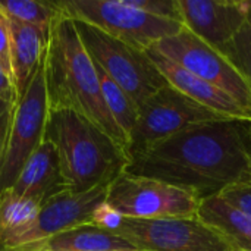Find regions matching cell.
I'll use <instances>...</instances> for the list:
<instances>
[{
	"mask_svg": "<svg viewBox=\"0 0 251 251\" xmlns=\"http://www.w3.org/2000/svg\"><path fill=\"white\" fill-rule=\"evenodd\" d=\"M237 121L194 125L129 157L125 172L157 179L200 200L251 182L250 131Z\"/></svg>",
	"mask_w": 251,
	"mask_h": 251,
	"instance_id": "1",
	"label": "cell"
},
{
	"mask_svg": "<svg viewBox=\"0 0 251 251\" xmlns=\"http://www.w3.org/2000/svg\"><path fill=\"white\" fill-rule=\"evenodd\" d=\"M44 79L49 110H74L82 115L128 153V140L104 103L93 59L79 40L75 22L62 10L49 31Z\"/></svg>",
	"mask_w": 251,
	"mask_h": 251,
	"instance_id": "2",
	"label": "cell"
},
{
	"mask_svg": "<svg viewBox=\"0 0 251 251\" xmlns=\"http://www.w3.org/2000/svg\"><path fill=\"white\" fill-rule=\"evenodd\" d=\"M44 140L56 150L69 191L109 187L129 163L125 147L74 110H49Z\"/></svg>",
	"mask_w": 251,
	"mask_h": 251,
	"instance_id": "3",
	"label": "cell"
},
{
	"mask_svg": "<svg viewBox=\"0 0 251 251\" xmlns=\"http://www.w3.org/2000/svg\"><path fill=\"white\" fill-rule=\"evenodd\" d=\"M56 4L68 18L87 22L143 51L184 28L178 21L153 16L125 0H56Z\"/></svg>",
	"mask_w": 251,
	"mask_h": 251,
	"instance_id": "4",
	"label": "cell"
},
{
	"mask_svg": "<svg viewBox=\"0 0 251 251\" xmlns=\"http://www.w3.org/2000/svg\"><path fill=\"white\" fill-rule=\"evenodd\" d=\"M74 22L79 40L93 62L132 99L137 107L168 85V81L146 51L122 43L87 22Z\"/></svg>",
	"mask_w": 251,
	"mask_h": 251,
	"instance_id": "5",
	"label": "cell"
},
{
	"mask_svg": "<svg viewBox=\"0 0 251 251\" xmlns=\"http://www.w3.org/2000/svg\"><path fill=\"white\" fill-rule=\"evenodd\" d=\"M104 203L124 218L178 219L197 218L200 199L184 188L124 172L107 187Z\"/></svg>",
	"mask_w": 251,
	"mask_h": 251,
	"instance_id": "6",
	"label": "cell"
},
{
	"mask_svg": "<svg viewBox=\"0 0 251 251\" xmlns=\"http://www.w3.org/2000/svg\"><path fill=\"white\" fill-rule=\"evenodd\" d=\"M222 119L225 118L168 84L138 106L137 122L128 141V156L131 157L194 125Z\"/></svg>",
	"mask_w": 251,
	"mask_h": 251,
	"instance_id": "7",
	"label": "cell"
},
{
	"mask_svg": "<svg viewBox=\"0 0 251 251\" xmlns=\"http://www.w3.org/2000/svg\"><path fill=\"white\" fill-rule=\"evenodd\" d=\"M138 251H232L229 244L199 218L121 219L112 231Z\"/></svg>",
	"mask_w": 251,
	"mask_h": 251,
	"instance_id": "8",
	"label": "cell"
},
{
	"mask_svg": "<svg viewBox=\"0 0 251 251\" xmlns=\"http://www.w3.org/2000/svg\"><path fill=\"white\" fill-rule=\"evenodd\" d=\"M156 51L175 62L197 78L221 88L243 107L251 110V88L240 72L215 47L182 28L153 46Z\"/></svg>",
	"mask_w": 251,
	"mask_h": 251,
	"instance_id": "9",
	"label": "cell"
},
{
	"mask_svg": "<svg viewBox=\"0 0 251 251\" xmlns=\"http://www.w3.org/2000/svg\"><path fill=\"white\" fill-rule=\"evenodd\" d=\"M49 115L44 60L24 96L18 100L9 141L3 156L0 174V191L7 190L16 181L29 156L44 140V129Z\"/></svg>",
	"mask_w": 251,
	"mask_h": 251,
	"instance_id": "10",
	"label": "cell"
},
{
	"mask_svg": "<svg viewBox=\"0 0 251 251\" xmlns=\"http://www.w3.org/2000/svg\"><path fill=\"white\" fill-rule=\"evenodd\" d=\"M107 187L90 191H62L47 199L31 226L16 240L12 250L22 251L56 234L91 222L94 212L106 201Z\"/></svg>",
	"mask_w": 251,
	"mask_h": 251,
	"instance_id": "11",
	"label": "cell"
},
{
	"mask_svg": "<svg viewBox=\"0 0 251 251\" xmlns=\"http://www.w3.org/2000/svg\"><path fill=\"white\" fill-rule=\"evenodd\" d=\"M250 1L178 0L181 24L209 46L218 49L246 24Z\"/></svg>",
	"mask_w": 251,
	"mask_h": 251,
	"instance_id": "12",
	"label": "cell"
},
{
	"mask_svg": "<svg viewBox=\"0 0 251 251\" xmlns=\"http://www.w3.org/2000/svg\"><path fill=\"white\" fill-rule=\"evenodd\" d=\"M146 53L169 85H172L200 106L212 110L213 113L225 119L251 125V110L243 107L234 97H231L221 88L190 74L175 62L162 56L153 47L146 50Z\"/></svg>",
	"mask_w": 251,
	"mask_h": 251,
	"instance_id": "13",
	"label": "cell"
},
{
	"mask_svg": "<svg viewBox=\"0 0 251 251\" xmlns=\"http://www.w3.org/2000/svg\"><path fill=\"white\" fill-rule=\"evenodd\" d=\"M6 18L10 35V72L19 100L44 60L49 32L13 18Z\"/></svg>",
	"mask_w": 251,
	"mask_h": 251,
	"instance_id": "14",
	"label": "cell"
},
{
	"mask_svg": "<svg viewBox=\"0 0 251 251\" xmlns=\"http://www.w3.org/2000/svg\"><path fill=\"white\" fill-rule=\"evenodd\" d=\"M10 188L18 196L37 199L41 203L66 191L59 159L50 141L43 140L38 149L29 156Z\"/></svg>",
	"mask_w": 251,
	"mask_h": 251,
	"instance_id": "15",
	"label": "cell"
},
{
	"mask_svg": "<svg viewBox=\"0 0 251 251\" xmlns=\"http://www.w3.org/2000/svg\"><path fill=\"white\" fill-rule=\"evenodd\" d=\"M197 218L213 228L232 249L251 251V218L219 196L200 200Z\"/></svg>",
	"mask_w": 251,
	"mask_h": 251,
	"instance_id": "16",
	"label": "cell"
},
{
	"mask_svg": "<svg viewBox=\"0 0 251 251\" xmlns=\"http://www.w3.org/2000/svg\"><path fill=\"white\" fill-rule=\"evenodd\" d=\"M22 251H138L112 231L87 224L56 234Z\"/></svg>",
	"mask_w": 251,
	"mask_h": 251,
	"instance_id": "17",
	"label": "cell"
},
{
	"mask_svg": "<svg viewBox=\"0 0 251 251\" xmlns=\"http://www.w3.org/2000/svg\"><path fill=\"white\" fill-rule=\"evenodd\" d=\"M41 201L18 196L12 188L0 191V249L12 250L16 240L35 221Z\"/></svg>",
	"mask_w": 251,
	"mask_h": 251,
	"instance_id": "18",
	"label": "cell"
},
{
	"mask_svg": "<svg viewBox=\"0 0 251 251\" xmlns=\"http://www.w3.org/2000/svg\"><path fill=\"white\" fill-rule=\"evenodd\" d=\"M93 63H94V68H96V72L99 76L104 103H106L112 118L115 119L116 125L121 128V131L129 141V135L137 122L138 107L132 101V99L96 62H93Z\"/></svg>",
	"mask_w": 251,
	"mask_h": 251,
	"instance_id": "19",
	"label": "cell"
},
{
	"mask_svg": "<svg viewBox=\"0 0 251 251\" xmlns=\"http://www.w3.org/2000/svg\"><path fill=\"white\" fill-rule=\"evenodd\" d=\"M0 9L9 18L19 22L37 26L46 32L56 16L59 15V7L56 0L53 1H35V0H0Z\"/></svg>",
	"mask_w": 251,
	"mask_h": 251,
	"instance_id": "20",
	"label": "cell"
},
{
	"mask_svg": "<svg viewBox=\"0 0 251 251\" xmlns=\"http://www.w3.org/2000/svg\"><path fill=\"white\" fill-rule=\"evenodd\" d=\"M240 72L251 88V26L246 24L229 41L216 49Z\"/></svg>",
	"mask_w": 251,
	"mask_h": 251,
	"instance_id": "21",
	"label": "cell"
},
{
	"mask_svg": "<svg viewBox=\"0 0 251 251\" xmlns=\"http://www.w3.org/2000/svg\"><path fill=\"white\" fill-rule=\"evenodd\" d=\"M129 6L140 9L153 16L174 19L181 22L178 0H125Z\"/></svg>",
	"mask_w": 251,
	"mask_h": 251,
	"instance_id": "22",
	"label": "cell"
},
{
	"mask_svg": "<svg viewBox=\"0 0 251 251\" xmlns=\"http://www.w3.org/2000/svg\"><path fill=\"white\" fill-rule=\"evenodd\" d=\"M219 197L251 218V182L232 185L224 190Z\"/></svg>",
	"mask_w": 251,
	"mask_h": 251,
	"instance_id": "23",
	"label": "cell"
},
{
	"mask_svg": "<svg viewBox=\"0 0 251 251\" xmlns=\"http://www.w3.org/2000/svg\"><path fill=\"white\" fill-rule=\"evenodd\" d=\"M15 107H16L15 103L6 101V100H0V159L4 156V151H6V146H7L9 135H10V128H12Z\"/></svg>",
	"mask_w": 251,
	"mask_h": 251,
	"instance_id": "24",
	"label": "cell"
},
{
	"mask_svg": "<svg viewBox=\"0 0 251 251\" xmlns=\"http://www.w3.org/2000/svg\"><path fill=\"white\" fill-rule=\"evenodd\" d=\"M0 68H3L10 76V35L7 18L0 9Z\"/></svg>",
	"mask_w": 251,
	"mask_h": 251,
	"instance_id": "25",
	"label": "cell"
},
{
	"mask_svg": "<svg viewBox=\"0 0 251 251\" xmlns=\"http://www.w3.org/2000/svg\"><path fill=\"white\" fill-rule=\"evenodd\" d=\"M0 100L12 101L15 104L18 103V96H16L13 79L3 68H0Z\"/></svg>",
	"mask_w": 251,
	"mask_h": 251,
	"instance_id": "26",
	"label": "cell"
},
{
	"mask_svg": "<svg viewBox=\"0 0 251 251\" xmlns=\"http://www.w3.org/2000/svg\"><path fill=\"white\" fill-rule=\"evenodd\" d=\"M247 24L251 26V1L250 6H249V13H247Z\"/></svg>",
	"mask_w": 251,
	"mask_h": 251,
	"instance_id": "27",
	"label": "cell"
},
{
	"mask_svg": "<svg viewBox=\"0 0 251 251\" xmlns=\"http://www.w3.org/2000/svg\"><path fill=\"white\" fill-rule=\"evenodd\" d=\"M1 165H3V157L0 159V174H1Z\"/></svg>",
	"mask_w": 251,
	"mask_h": 251,
	"instance_id": "28",
	"label": "cell"
},
{
	"mask_svg": "<svg viewBox=\"0 0 251 251\" xmlns=\"http://www.w3.org/2000/svg\"><path fill=\"white\" fill-rule=\"evenodd\" d=\"M0 251H15V250H4V249H0Z\"/></svg>",
	"mask_w": 251,
	"mask_h": 251,
	"instance_id": "29",
	"label": "cell"
}]
</instances>
